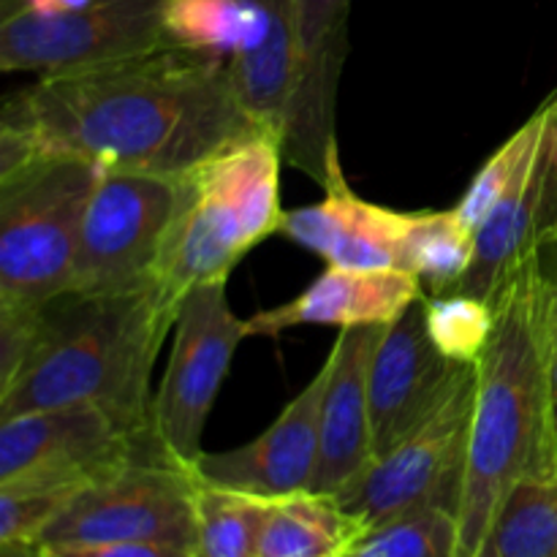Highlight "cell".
<instances>
[{
  "mask_svg": "<svg viewBox=\"0 0 557 557\" xmlns=\"http://www.w3.org/2000/svg\"><path fill=\"white\" fill-rule=\"evenodd\" d=\"M71 498L60 490H0V542L38 544Z\"/></svg>",
  "mask_w": 557,
  "mask_h": 557,
  "instance_id": "484cf974",
  "label": "cell"
},
{
  "mask_svg": "<svg viewBox=\"0 0 557 557\" xmlns=\"http://www.w3.org/2000/svg\"><path fill=\"white\" fill-rule=\"evenodd\" d=\"M354 0H294L299 79L283 156L324 190L348 183L335 131L337 82L348 54V14Z\"/></svg>",
  "mask_w": 557,
  "mask_h": 557,
  "instance_id": "7c38bea8",
  "label": "cell"
},
{
  "mask_svg": "<svg viewBox=\"0 0 557 557\" xmlns=\"http://www.w3.org/2000/svg\"><path fill=\"white\" fill-rule=\"evenodd\" d=\"M476 364L462 373L438 411L417 430L375 457L368 471L341 495L343 509L364 528H379L430 506H446L457 515L471 438Z\"/></svg>",
  "mask_w": 557,
  "mask_h": 557,
  "instance_id": "52a82bcc",
  "label": "cell"
},
{
  "mask_svg": "<svg viewBox=\"0 0 557 557\" xmlns=\"http://www.w3.org/2000/svg\"><path fill=\"white\" fill-rule=\"evenodd\" d=\"M101 166L30 156L0 172V310L33 313L74 292L82 218Z\"/></svg>",
  "mask_w": 557,
  "mask_h": 557,
  "instance_id": "5b68a950",
  "label": "cell"
},
{
  "mask_svg": "<svg viewBox=\"0 0 557 557\" xmlns=\"http://www.w3.org/2000/svg\"><path fill=\"white\" fill-rule=\"evenodd\" d=\"M417 212L389 210L359 199L351 185L326 190L319 205L297 207L283 218L281 234L348 270H403V250Z\"/></svg>",
  "mask_w": 557,
  "mask_h": 557,
  "instance_id": "2e32d148",
  "label": "cell"
},
{
  "mask_svg": "<svg viewBox=\"0 0 557 557\" xmlns=\"http://www.w3.org/2000/svg\"><path fill=\"white\" fill-rule=\"evenodd\" d=\"M457 522L446 506H430L413 515L370 528L346 557H455Z\"/></svg>",
  "mask_w": 557,
  "mask_h": 557,
  "instance_id": "cb8c5ba5",
  "label": "cell"
},
{
  "mask_svg": "<svg viewBox=\"0 0 557 557\" xmlns=\"http://www.w3.org/2000/svg\"><path fill=\"white\" fill-rule=\"evenodd\" d=\"M169 47L163 0H101L71 14L0 16L5 74H65Z\"/></svg>",
  "mask_w": 557,
  "mask_h": 557,
  "instance_id": "8fae6325",
  "label": "cell"
},
{
  "mask_svg": "<svg viewBox=\"0 0 557 557\" xmlns=\"http://www.w3.org/2000/svg\"><path fill=\"white\" fill-rule=\"evenodd\" d=\"M44 549L47 557H196L194 547L172 542H107Z\"/></svg>",
  "mask_w": 557,
  "mask_h": 557,
  "instance_id": "4316f807",
  "label": "cell"
},
{
  "mask_svg": "<svg viewBox=\"0 0 557 557\" xmlns=\"http://www.w3.org/2000/svg\"><path fill=\"white\" fill-rule=\"evenodd\" d=\"M101 0H0V16L27 11V14H71V11L90 9Z\"/></svg>",
  "mask_w": 557,
  "mask_h": 557,
  "instance_id": "83f0119b",
  "label": "cell"
},
{
  "mask_svg": "<svg viewBox=\"0 0 557 557\" xmlns=\"http://www.w3.org/2000/svg\"><path fill=\"white\" fill-rule=\"evenodd\" d=\"M544 270H547V286H549V346H553V375L557 389V239L544 245Z\"/></svg>",
  "mask_w": 557,
  "mask_h": 557,
  "instance_id": "f1b7e54d",
  "label": "cell"
},
{
  "mask_svg": "<svg viewBox=\"0 0 557 557\" xmlns=\"http://www.w3.org/2000/svg\"><path fill=\"white\" fill-rule=\"evenodd\" d=\"M194 473L161 457H145L79 490L38 544L172 542L194 547Z\"/></svg>",
  "mask_w": 557,
  "mask_h": 557,
  "instance_id": "30bf717a",
  "label": "cell"
},
{
  "mask_svg": "<svg viewBox=\"0 0 557 557\" xmlns=\"http://www.w3.org/2000/svg\"><path fill=\"white\" fill-rule=\"evenodd\" d=\"M261 128L226 63L163 47L41 76L5 98L0 172L30 156H74L101 169L183 177Z\"/></svg>",
  "mask_w": 557,
  "mask_h": 557,
  "instance_id": "6da1fadb",
  "label": "cell"
},
{
  "mask_svg": "<svg viewBox=\"0 0 557 557\" xmlns=\"http://www.w3.org/2000/svg\"><path fill=\"white\" fill-rule=\"evenodd\" d=\"M553 112H555V96H549L547 101H544L542 107H539L536 112H533L531 117H528L525 123H522L520 128H517L515 134H511L509 139H506L504 145H500L498 150L482 163L476 177L471 180V185H468L466 194H462L460 205L455 207L468 226L479 228L484 221H487L495 201L504 196V190L509 188V183L515 180L520 163L525 161L528 152H531L533 147L539 145V139L544 136L549 120H553Z\"/></svg>",
  "mask_w": 557,
  "mask_h": 557,
  "instance_id": "603a6c76",
  "label": "cell"
},
{
  "mask_svg": "<svg viewBox=\"0 0 557 557\" xmlns=\"http://www.w3.org/2000/svg\"><path fill=\"white\" fill-rule=\"evenodd\" d=\"M430 337L438 351L457 364H476L495 330V308L487 299L466 292H449L441 297L424 294Z\"/></svg>",
  "mask_w": 557,
  "mask_h": 557,
  "instance_id": "d4e9b609",
  "label": "cell"
},
{
  "mask_svg": "<svg viewBox=\"0 0 557 557\" xmlns=\"http://www.w3.org/2000/svg\"><path fill=\"white\" fill-rule=\"evenodd\" d=\"M422 297V283L411 272L326 264V270L292 302L250 315L248 330L250 337H277L294 326H386Z\"/></svg>",
  "mask_w": 557,
  "mask_h": 557,
  "instance_id": "e0dca14e",
  "label": "cell"
},
{
  "mask_svg": "<svg viewBox=\"0 0 557 557\" xmlns=\"http://www.w3.org/2000/svg\"><path fill=\"white\" fill-rule=\"evenodd\" d=\"M384 324L341 330L326 362L321 403V455L310 493L341 495L375 460L370 368Z\"/></svg>",
  "mask_w": 557,
  "mask_h": 557,
  "instance_id": "9a60e30c",
  "label": "cell"
},
{
  "mask_svg": "<svg viewBox=\"0 0 557 557\" xmlns=\"http://www.w3.org/2000/svg\"><path fill=\"white\" fill-rule=\"evenodd\" d=\"M283 139L261 128L180 177L177 210L156 270V288L177 308L190 288L228 281L234 267L281 234Z\"/></svg>",
  "mask_w": 557,
  "mask_h": 557,
  "instance_id": "277c9868",
  "label": "cell"
},
{
  "mask_svg": "<svg viewBox=\"0 0 557 557\" xmlns=\"http://www.w3.org/2000/svg\"><path fill=\"white\" fill-rule=\"evenodd\" d=\"M196 479V476H194ZM272 500L196 479V557H259Z\"/></svg>",
  "mask_w": 557,
  "mask_h": 557,
  "instance_id": "44dd1931",
  "label": "cell"
},
{
  "mask_svg": "<svg viewBox=\"0 0 557 557\" xmlns=\"http://www.w3.org/2000/svg\"><path fill=\"white\" fill-rule=\"evenodd\" d=\"M476 259V228L457 210H424L413 215L403 250V272H411L428 297L457 292Z\"/></svg>",
  "mask_w": 557,
  "mask_h": 557,
  "instance_id": "ffe728a7",
  "label": "cell"
},
{
  "mask_svg": "<svg viewBox=\"0 0 557 557\" xmlns=\"http://www.w3.org/2000/svg\"><path fill=\"white\" fill-rule=\"evenodd\" d=\"M177 196L180 177L101 169L82 218L74 292L128 294L156 286Z\"/></svg>",
  "mask_w": 557,
  "mask_h": 557,
  "instance_id": "ba28073f",
  "label": "cell"
},
{
  "mask_svg": "<svg viewBox=\"0 0 557 557\" xmlns=\"http://www.w3.org/2000/svg\"><path fill=\"white\" fill-rule=\"evenodd\" d=\"M0 557H47V549L36 542H0Z\"/></svg>",
  "mask_w": 557,
  "mask_h": 557,
  "instance_id": "f546056e",
  "label": "cell"
},
{
  "mask_svg": "<svg viewBox=\"0 0 557 557\" xmlns=\"http://www.w3.org/2000/svg\"><path fill=\"white\" fill-rule=\"evenodd\" d=\"M471 364H457L430 337L424 297L384 326L370 368L375 457L428 422Z\"/></svg>",
  "mask_w": 557,
  "mask_h": 557,
  "instance_id": "4fadbf2b",
  "label": "cell"
},
{
  "mask_svg": "<svg viewBox=\"0 0 557 557\" xmlns=\"http://www.w3.org/2000/svg\"><path fill=\"white\" fill-rule=\"evenodd\" d=\"M145 457H166L150 435L98 408H47L0 419V490L79 493Z\"/></svg>",
  "mask_w": 557,
  "mask_h": 557,
  "instance_id": "9c48e42d",
  "label": "cell"
},
{
  "mask_svg": "<svg viewBox=\"0 0 557 557\" xmlns=\"http://www.w3.org/2000/svg\"><path fill=\"white\" fill-rule=\"evenodd\" d=\"M476 557H557V482L517 484Z\"/></svg>",
  "mask_w": 557,
  "mask_h": 557,
  "instance_id": "7402d4cb",
  "label": "cell"
},
{
  "mask_svg": "<svg viewBox=\"0 0 557 557\" xmlns=\"http://www.w3.org/2000/svg\"><path fill=\"white\" fill-rule=\"evenodd\" d=\"M555 413H557V403H555Z\"/></svg>",
  "mask_w": 557,
  "mask_h": 557,
  "instance_id": "4dcf8cb0",
  "label": "cell"
},
{
  "mask_svg": "<svg viewBox=\"0 0 557 557\" xmlns=\"http://www.w3.org/2000/svg\"><path fill=\"white\" fill-rule=\"evenodd\" d=\"M270 27L267 0H163L169 47L232 63Z\"/></svg>",
  "mask_w": 557,
  "mask_h": 557,
  "instance_id": "ac0fdd59",
  "label": "cell"
},
{
  "mask_svg": "<svg viewBox=\"0 0 557 557\" xmlns=\"http://www.w3.org/2000/svg\"><path fill=\"white\" fill-rule=\"evenodd\" d=\"M544 245L493 299L495 330L476 362L471 438L457 500V553L476 557L511 490L557 482V389Z\"/></svg>",
  "mask_w": 557,
  "mask_h": 557,
  "instance_id": "7a4b0ae2",
  "label": "cell"
},
{
  "mask_svg": "<svg viewBox=\"0 0 557 557\" xmlns=\"http://www.w3.org/2000/svg\"><path fill=\"white\" fill-rule=\"evenodd\" d=\"M324 389L326 362L264 433L237 449L218 451V455L205 451L190 473L199 482L264 500L310 493L321 455Z\"/></svg>",
  "mask_w": 557,
  "mask_h": 557,
  "instance_id": "5bb4252c",
  "label": "cell"
},
{
  "mask_svg": "<svg viewBox=\"0 0 557 557\" xmlns=\"http://www.w3.org/2000/svg\"><path fill=\"white\" fill-rule=\"evenodd\" d=\"M177 308L156 286L128 294L69 292L36 315L30 346L0 381V419L47 408H98L150 435L152 368Z\"/></svg>",
  "mask_w": 557,
  "mask_h": 557,
  "instance_id": "3957f363",
  "label": "cell"
},
{
  "mask_svg": "<svg viewBox=\"0 0 557 557\" xmlns=\"http://www.w3.org/2000/svg\"><path fill=\"white\" fill-rule=\"evenodd\" d=\"M364 533L332 495L297 493L270 504L259 557H346Z\"/></svg>",
  "mask_w": 557,
  "mask_h": 557,
  "instance_id": "d6986e66",
  "label": "cell"
},
{
  "mask_svg": "<svg viewBox=\"0 0 557 557\" xmlns=\"http://www.w3.org/2000/svg\"><path fill=\"white\" fill-rule=\"evenodd\" d=\"M226 283H201L177 305L172 354L152 397V444L185 471H194L205 455L201 435L207 419L232 368L234 351L250 337L248 319L234 315L228 305Z\"/></svg>",
  "mask_w": 557,
  "mask_h": 557,
  "instance_id": "8992f818",
  "label": "cell"
}]
</instances>
